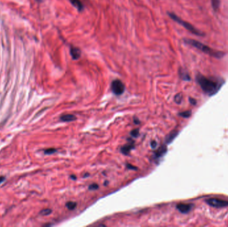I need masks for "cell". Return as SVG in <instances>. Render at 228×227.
I'll return each mask as SVG.
<instances>
[{
	"label": "cell",
	"instance_id": "27",
	"mask_svg": "<svg viewBox=\"0 0 228 227\" xmlns=\"http://www.w3.org/2000/svg\"><path fill=\"white\" fill-rule=\"evenodd\" d=\"M36 1H38V2H41V1H43V0H36Z\"/></svg>",
	"mask_w": 228,
	"mask_h": 227
},
{
	"label": "cell",
	"instance_id": "4",
	"mask_svg": "<svg viewBox=\"0 0 228 227\" xmlns=\"http://www.w3.org/2000/svg\"><path fill=\"white\" fill-rule=\"evenodd\" d=\"M112 90L113 93L116 95H120L124 92L125 85L120 80H114L112 83Z\"/></svg>",
	"mask_w": 228,
	"mask_h": 227
},
{
	"label": "cell",
	"instance_id": "19",
	"mask_svg": "<svg viewBox=\"0 0 228 227\" xmlns=\"http://www.w3.org/2000/svg\"><path fill=\"white\" fill-rule=\"evenodd\" d=\"M55 152H56V150L55 148H48L44 150V153L46 154H52Z\"/></svg>",
	"mask_w": 228,
	"mask_h": 227
},
{
	"label": "cell",
	"instance_id": "20",
	"mask_svg": "<svg viewBox=\"0 0 228 227\" xmlns=\"http://www.w3.org/2000/svg\"><path fill=\"white\" fill-rule=\"evenodd\" d=\"M131 135L133 137H137L139 135V129H135L132 130L131 132Z\"/></svg>",
	"mask_w": 228,
	"mask_h": 227
},
{
	"label": "cell",
	"instance_id": "7",
	"mask_svg": "<svg viewBox=\"0 0 228 227\" xmlns=\"http://www.w3.org/2000/svg\"><path fill=\"white\" fill-rule=\"evenodd\" d=\"M70 54L74 60H77L81 57L82 52L79 48L76 47H71L70 49Z\"/></svg>",
	"mask_w": 228,
	"mask_h": 227
},
{
	"label": "cell",
	"instance_id": "1",
	"mask_svg": "<svg viewBox=\"0 0 228 227\" xmlns=\"http://www.w3.org/2000/svg\"><path fill=\"white\" fill-rule=\"evenodd\" d=\"M196 80L204 93L210 96L216 94L223 85L222 80L209 78L201 74L196 76Z\"/></svg>",
	"mask_w": 228,
	"mask_h": 227
},
{
	"label": "cell",
	"instance_id": "2",
	"mask_svg": "<svg viewBox=\"0 0 228 227\" xmlns=\"http://www.w3.org/2000/svg\"><path fill=\"white\" fill-rule=\"evenodd\" d=\"M184 41L187 44H188V45L197 48V49L200 50L201 51L205 53L206 54H208L212 57H216V58H221V57H222L224 56V54L222 51L213 49L212 48L210 47L208 45H206L205 44L202 43L199 41H197V40L191 39H185Z\"/></svg>",
	"mask_w": 228,
	"mask_h": 227
},
{
	"label": "cell",
	"instance_id": "22",
	"mask_svg": "<svg viewBox=\"0 0 228 227\" xmlns=\"http://www.w3.org/2000/svg\"><path fill=\"white\" fill-rule=\"evenodd\" d=\"M151 147H152L153 148H156L157 147V142L155 141H153L151 142Z\"/></svg>",
	"mask_w": 228,
	"mask_h": 227
},
{
	"label": "cell",
	"instance_id": "25",
	"mask_svg": "<svg viewBox=\"0 0 228 227\" xmlns=\"http://www.w3.org/2000/svg\"><path fill=\"white\" fill-rule=\"evenodd\" d=\"M134 123H135V124H139L140 121H139V120H138L137 118H134Z\"/></svg>",
	"mask_w": 228,
	"mask_h": 227
},
{
	"label": "cell",
	"instance_id": "15",
	"mask_svg": "<svg viewBox=\"0 0 228 227\" xmlns=\"http://www.w3.org/2000/svg\"><path fill=\"white\" fill-rule=\"evenodd\" d=\"M182 99H183L182 95L181 94V93H178V94H177L176 96H175L174 101H175V102H176V103L180 104V103H182Z\"/></svg>",
	"mask_w": 228,
	"mask_h": 227
},
{
	"label": "cell",
	"instance_id": "13",
	"mask_svg": "<svg viewBox=\"0 0 228 227\" xmlns=\"http://www.w3.org/2000/svg\"><path fill=\"white\" fill-rule=\"evenodd\" d=\"M179 73H180V77L182 78L183 80H184V81H189V80H190V77H189V74L187 73V72L185 71V70L181 69H180V71H179Z\"/></svg>",
	"mask_w": 228,
	"mask_h": 227
},
{
	"label": "cell",
	"instance_id": "3",
	"mask_svg": "<svg viewBox=\"0 0 228 227\" xmlns=\"http://www.w3.org/2000/svg\"><path fill=\"white\" fill-rule=\"evenodd\" d=\"M168 15H169V16L172 19V20H174L175 22L178 23H179L180 25H182L184 28L186 29L187 30H188L189 31H190V32L192 33L193 34H194L197 36L204 35L203 32H201V31H199V29H196L194 26H193V25L190 24L189 23L185 22V21L183 20L182 19L179 18L178 16H176V15L174 14V13H168Z\"/></svg>",
	"mask_w": 228,
	"mask_h": 227
},
{
	"label": "cell",
	"instance_id": "24",
	"mask_svg": "<svg viewBox=\"0 0 228 227\" xmlns=\"http://www.w3.org/2000/svg\"><path fill=\"white\" fill-rule=\"evenodd\" d=\"M4 181H5V177H0V184L2 183Z\"/></svg>",
	"mask_w": 228,
	"mask_h": 227
},
{
	"label": "cell",
	"instance_id": "23",
	"mask_svg": "<svg viewBox=\"0 0 228 227\" xmlns=\"http://www.w3.org/2000/svg\"><path fill=\"white\" fill-rule=\"evenodd\" d=\"M189 101H190V103H192L193 105H195L196 104V101L195 100H194V99H189Z\"/></svg>",
	"mask_w": 228,
	"mask_h": 227
},
{
	"label": "cell",
	"instance_id": "11",
	"mask_svg": "<svg viewBox=\"0 0 228 227\" xmlns=\"http://www.w3.org/2000/svg\"><path fill=\"white\" fill-rule=\"evenodd\" d=\"M134 147L133 143H129L127 145H125V146L121 148V151L122 152L123 154H128L130 152L131 150L133 149Z\"/></svg>",
	"mask_w": 228,
	"mask_h": 227
},
{
	"label": "cell",
	"instance_id": "16",
	"mask_svg": "<svg viewBox=\"0 0 228 227\" xmlns=\"http://www.w3.org/2000/svg\"><path fill=\"white\" fill-rule=\"evenodd\" d=\"M77 204L75 202H68L66 203V207L69 210H74L76 207Z\"/></svg>",
	"mask_w": 228,
	"mask_h": 227
},
{
	"label": "cell",
	"instance_id": "21",
	"mask_svg": "<svg viewBox=\"0 0 228 227\" xmlns=\"http://www.w3.org/2000/svg\"><path fill=\"white\" fill-rule=\"evenodd\" d=\"M99 188V186H98L97 184H91V185H89V190H96Z\"/></svg>",
	"mask_w": 228,
	"mask_h": 227
},
{
	"label": "cell",
	"instance_id": "9",
	"mask_svg": "<svg viewBox=\"0 0 228 227\" xmlns=\"http://www.w3.org/2000/svg\"><path fill=\"white\" fill-rule=\"evenodd\" d=\"M76 117L71 114H67L62 115L60 117V120L63 122H71L76 119Z\"/></svg>",
	"mask_w": 228,
	"mask_h": 227
},
{
	"label": "cell",
	"instance_id": "10",
	"mask_svg": "<svg viewBox=\"0 0 228 227\" xmlns=\"http://www.w3.org/2000/svg\"><path fill=\"white\" fill-rule=\"evenodd\" d=\"M71 3L75 7L79 12H82L84 9V5L80 0H69Z\"/></svg>",
	"mask_w": 228,
	"mask_h": 227
},
{
	"label": "cell",
	"instance_id": "6",
	"mask_svg": "<svg viewBox=\"0 0 228 227\" xmlns=\"http://www.w3.org/2000/svg\"><path fill=\"white\" fill-rule=\"evenodd\" d=\"M177 209L178 210L180 213L186 214L188 213L191 211L193 207V205L191 204H184V203H180L177 205Z\"/></svg>",
	"mask_w": 228,
	"mask_h": 227
},
{
	"label": "cell",
	"instance_id": "12",
	"mask_svg": "<svg viewBox=\"0 0 228 227\" xmlns=\"http://www.w3.org/2000/svg\"><path fill=\"white\" fill-rule=\"evenodd\" d=\"M178 135V131H172V132L170 133L167 137H166V139H165L166 143H168V144L171 143L172 142L174 141V139L176 137V136Z\"/></svg>",
	"mask_w": 228,
	"mask_h": 227
},
{
	"label": "cell",
	"instance_id": "8",
	"mask_svg": "<svg viewBox=\"0 0 228 227\" xmlns=\"http://www.w3.org/2000/svg\"><path fill=\"white\" fill-rule=\"evenodd\" d=\"M166 152H167V147L164 145L161 146V147L155 152V154H154L155 158L158 159L159 157H161L163 156L164 154H165Z\"/></svg>",
	"mask_w": 228,
	"mask_h": 227
},
{
	"label": "cell",
	"instance_id": "14",
	"mask_svg": "<svg viewBox=\"0 0 228 227\" xmlns=\"http://www.w3.org/2000/svg\"><path fill=\"white\" fill-rule=\"evenodd\" d=\"M212 1V5L213 9L214 11L217 12L219 9V5H220V0H211Z\"/></svg>",
	"mask_w": 228,
	"mask_h": 227
},
{
	"label": "cell",
	"instance_id": "26",
	"mask_svg": "<svg viewBox=\"0 0 228 227\" xmlns=\"http://www.w3.org/2000/svg\"><path fill=\"white\" fill-rule=\"evenodd\" d=\"M127 167H128V168H129V169H132L131 168H133V169H134V170H135V169H136V168H135V167H132L131 165H127Z\"/></svg>",
	"mask_w": 228,
	"mask_h": 227
},
{
	"label": "cell",
	"instance_id": "5",
	"mask_svg": "<svg viewBox=\"0 0 228 227\" xmlns=\"http://www.w3.org/2000/svg\"><path fill=\"white\" fill-rule=\"evenodd\" d=\"M206 203L211 207L216 208H222L228 206V202L219 199H209L206 200Z\"/></svg>",
	"mask_w": 228,
	"mask_h": 227
},
{
	"label": "cell",
	"instance_id": "17",
	"mask_svg": "<svg viewBox=\"0 0 228 227\" xmlns=\"http://www.w3.org/2000/svg\"><path fill=\"white\" fill-rule=\"evenodd\" d=\"M52 211L50 209H44L42 210V211L40 212V215H43V216H48L49 215H50L51 213H52Z\"/></svg>",
	"mask_w": 228,
	"mask_h": 227
},
{
	"label": "cell",
	"instance_id": "18",
	"mask_svg": "<svg viewBox=\"0 0 228 227\" xmlns=\"http://www.w3.org/2000/svg\"><path fill=\"white\" fill-rule=\"evenodd\" d=\"M191 114V111H187L182 112V113H180L179 115H180L181 117H184V118H187V117H190Z\"/></svg>",
	"mask_w": 228,
	"mask_h": 227
}]
</instances>
